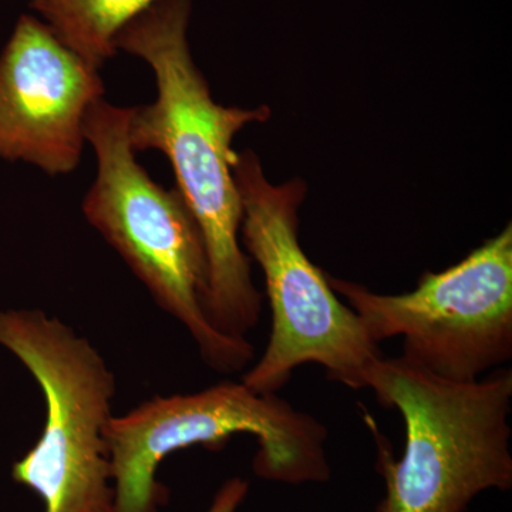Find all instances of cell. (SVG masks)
I'll return each mask as SVG.
<instances>
[{
  "label": "cell",
  "mask_w": 512,
  "mask_h": 512,
  "mask_svg": "<svg viewBox=\"0 0 512 512\" xmlns=\"http://www.w3.org/2000/svg\"><path fill=\"white\" fill-rule=\"evenodd\" d=\"M249 491L247 480L241 477L229 478L221 485L212 503L205 512H235L244 503Z\"/></svg>",
  "instance_id": "obj_10"
},
{
  "label": "cell",
  "mask_w": 512,
  "mask_h": 512,
  "mask_svg": "<svg viewBox=\"0 0 512 512\" xmlns=\"http://www.w3.org/2000/svg\"><path fill=\"white\" fill-rule=\"evenodd\" d=\"M232 171L242 205L241 245L262 269L272 313L268 345L241 382L256 393H278L298 367L318 365L333 382L365 389L363 375L382 350L299 244L306 184L269 183L251 150L237 154Z\"/></svg>",
  "instance_id": "obj_4"
},
{
  "label": "cell",
  "mask_w": 512,
  "mask_h": 512,
  "mask_svg": "<svg viewBox=\"0 0 512 512\" xmlns=\"http://www.w3.org/2000/svg\"><path fill=\"white\" fill-rule=\"evenodd\" d=\"M363 384L400 413L406 434L396 460L375 419L363 412L386 487L375 512H467L478 495L511 490V369L450 382L400 356H380Z\"/></svg>",
  "instance_id": "obj_2"
},
{
  "label": "cell",
  "mask_w": 512,
  "mask_h": 512,
  "mask_svg": "<svg viewBox=\"0 0 512 512\" xmlns=\"http://www.w3.org/2000/svg\"><path fill=\"white\" fill-rule=\"evenodd\" d=\"M99 70L63 45L37 16H20L0 53V160L73 173L84 120L104 99Z\"/></svg>",
  "instance_id": "obj_8"
},
{
  "label": "cell",
  "mask_w": 512,
  "mask_h": 512,
  "mask_svg": "<svg viewBox=\"0 0 512 512\" xmlns=\"http://www.w3.org/2000/svg\"><path fill=\"white\" fill-rule=\"evenodd\" d=\"M192 0H156L116 37L117 50L153 70L157 99L130 109L128 138L138 151L157 150L173 167L177 191L197 222L207 254L205 309L224 335L248 339L258 325L262 295L239 237L241 197L232 141L252 123L271 119V107H225L212 99L188 43Z\"/></svg>",
  "instance_id": "obj_1"
},
{
  "label": "cell",
  "mask_w": 512,
  "mask_h": 512,
  "mask_svg": "<svg viewBox=\"0 0 512 512\" xmlns=\"http://www.w3.org/2000/svg\"><path fill=\"white\" fill-rule=\"evenodd\" d=\"M330 288L377 345L403 339L400 357L450 382H474L512 357V225L412 292L380 295L326 272Z\"/></svg>",
  "instance_id": "obj_7"
},
{
  "label": "cell",
  "mask_w": 512,
  "mask_h": 512,
  "mask_svg": "<svg viewBox=\"0 0 512 512\" xmlns=\"http://www.w3.org/2000/svg\"><path fill=\"white\" fill-rule=\"evenodd\" d=\"M128 120L130 109L104 99L87 111L84 138L96 154L97 174L83 200L84 217L157 305L190 333L211 369L241 372L254 360V346L224 335L208 318V265L200 228L177 188L165 190L138 164Z\"/></svg>",
  "instance_id": "obj_3"
},
{
  "label": "cell",
  "mask_w": 512,
  "mask_h": 512,
  "mask_svg": "<svg viewBox=\"0 0 512 512\" xmlns=\"http://www.w3.org/2000/svg\"><path fill=\"white\" fill-rule=\"evenodd\" d=\"M156 0H30L39 19L84 62L99 70L121 29Z\"/></svg>",
  "instance_id": "obj_9"
},
{
  "label": "cell",
  "mask_w": 512,
  "mask_h": 512,
  "mask_svg": "<svg viewBox=\"0 0 512 512\" xmlns=\"http://www.w3.org/2000/svg\"><path fill=\"white\" fill-rule=\"evenodd\" d=\"M0 346L39 384L42 436L12 467L45 512H113L106 431L116 376L92 343L40 309L0 311Z\"/></svg>",
  "instance_id": "obj_6"
},
{
  "label": "cell",
  "mask_w": 512,
  "mask_h": 512,
  "mask_svg": "<svg viewBox=\"0 0 512 512\" xmlns=\"http://www.w3.org/2000/svg\"><path fill=\"white\" fill-rule=\"evenodd\" d=\"M255 437L254 473L271 483H328V429L278 393H256L242 382L201 392L153 397L111 417L109 447L113 512H158L167 497L157 481L161 463L191 447L221 448L232 436Z\"/></svg>",
  "instance_id": "obj_5"
}]
</instances>
